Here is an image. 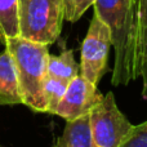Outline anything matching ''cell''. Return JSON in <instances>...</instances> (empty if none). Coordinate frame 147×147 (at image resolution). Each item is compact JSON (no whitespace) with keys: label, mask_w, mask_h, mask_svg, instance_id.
I'll use <instances>...</instances> for the list:
<instances>
[{"label":"cell","mask_w":147,"mask_h":147,"mask_svg":"<svg viewBox=\"0 0 147 147\" xmlns=\"http://www.w3.org/2000/svg\"><path fill=\"white\" fill-rule=\"evenodd\" d=\"M117 147H147V120L133 125Z\"/></svg>","instance_id":"4fadbf2b"},{"label":"cell","mask_w":147,"mask_h":147,"mask_svg":"<svg viewBox=\"0 0 147 147\" xmlns=\"http://www.w3.org/2000/svg\"><path fill=\"white\" fill-rule=\"evenodd\" d=\"M53 147H98L90 129L89 114L74 120H66V125Z\"/></svg>","instance_id":"9c48e42d"},{"label":"cell","mask_w":147,"mask_h":147,"mask_svg":"<svg viewBox=\"0 0 147 147\" xmlns=\"http://www.w3.org/2000/svg\"><path fill=\"white\" fill-rule=\"evenodd\" d=\"M4 45L14 61L22 103L35 112H45L43 86L48 75L49 45L22 36L8 39Z\"/></svg>","instance_id":"7a4b0ae2"},{"label":"cell","mask_w":147,"mask_h":147,"mask_svg":"<svg viewBox=\"0 0 147 147\" xmlns=\"http://www.w3.org/2000/svg\"><path fill=\"white\" fill-rule=\"evenodd\" d=\"M22 103L20 83L13 57L7 48L0 53V105Z\"/></svg>","instance_id":"ba28073f"},{"label":"cell","mask_w":147,"mask_h":147,"mask_svg":"<svg viewBox=\"0 0 147 147\" xmlns=\"http://www.w3.org/2000/svg\"><path fill=\"white\" fill-rule=\"evenodd\" d=\"M93 7L111 30L115 54L111 84L128 85L134 80L136 0H96Z\"/></svg>","instance_id":"6da1fadb"},{"label":"cell","mask_w":147,"mask_h":147,"mask_svg":"<svg viewBox=\"0 0 147 147\" xmlns=\"http://www.w3.org/2000/svg\"><path fill=\"white\" fill-rule=\"evenodd\" d=\"M65 21L63 0H18L20 36L52 45Z\"/></svg>","instance_id":"3957f363"},{"label":"cell","mask_w":147,"mask_h":147,"mask_svg":"<svg viewBox=\"0 0 147 147\" xmlns=\"http://www.w3.org/2000/svg\"><path fill=\"white\" fill-rule=\"evenodd\" d=\"M67 86H69L67 83L47 75L43 86L44 101H45V112H48V114H54L56 112L59 102L62 101L65 93H66Z\"/></svg>","instance_id":"7c38bea8"},{"label":"cell","mask_w":147,"mask_h":147,"mask_svg":"<svg viewBox=\"0 0 147 147\" xmlns=\"http://www.w3.org/2000/svg\"><path fill=\"white\" fill-rule=\"evenodd\" d=\"M89 121L94 142L98 147H117L133 127L120 111L112 92L105 94L92 109Z\"/></svg>","instance_id":"5b68a950"},{"label":"cell","mask_w":147,"mask_h":147,"mask_svg":"<svg viewBox=\"0 0 147 147\" xmlns=\"http://www.w3.org/2000/svg\"><path fill=\"white\" fill-rule=\"evenodd\" d=\"M48 75L70 84L78 75H80V65L74 58L72 49H62L58 56L49 54Z\"/></svg>","instance_id":"30bf717a"},{"label":"cell","mask_w":147,"mask_h":147,"mask_svg":"<svg viewBox=\"0 0 147 147\" xmlns=\"http://www.w3.org/2000/svg\"><path fill=\"white\" fill-rule=\"evenodd\" d=\"M142 80V97L147 99V0H136L134 80Z\"/></svg>","instance_id":"52a82bcc"},{"label":"cell","mask_w":147,"mask_h":147,"mask_svg":"<svg viewBox=\"0 0 147 147\" xmlns=\"http://www.w3.org/2000/svg\"><path fill=\"white\" fill-rule=\"evenodd\" d=\"M20 36L18 0H0V44Z\"/></svg>","instance_id":"8fae6325"},{"label":"cell","mask_w":147,"mask_h":147,"mask_svg":"<svg viewBox=\"0 0 147 147\" xmlns=\"http://www.w3.org/2000/svg\"><path fill=\"white\" fill-rule=\"evenodd\" d=\"M111 48V30L93 13L80 49V75L93 84H98L107 71V59Z\"/></svg>","instance_id":"277c9868"},{"label":"cell","mask_w":147,"mask_h":147,"mask_svg":"<svg viewBox=\"0 0 147 147\" xmlns=\"http://www.w3.org/2000/svg\"><path fill=\"white\" fill-rule=\"evenodd\" d=\"M103 98V94L97 89V84L78 75L69 84L62 101L59 102L54 115L65 120H74L86 115Z\"/></svg>","instance_id":"8992f818"},{"label":"cell","mask_w":147,"mask_h":147,"mask_svg":"<svg viewBox=\"0 0 147 147\" xmlns=\"http://www.w3.org/2000/svg\"><path fill=\"white\" fill-rule=\"evenodd\" d=\"M96 0H63L65 20L69 22H76L81 16L94 5Z\"/></svg>","instance_id":"5bb4252c"}]
</instances>
